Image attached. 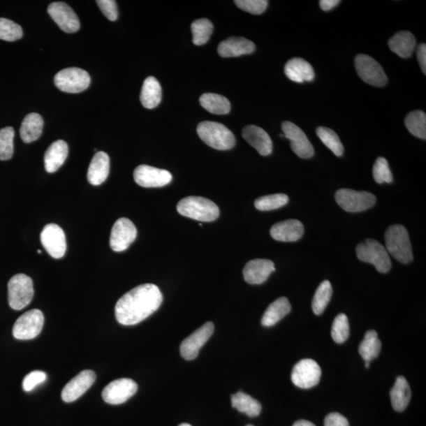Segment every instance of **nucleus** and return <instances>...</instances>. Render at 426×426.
I'll use <instances>...</instances> for the list:
<instances>
[{
  "mask_svg": "<svg viewBox=\"0 0 426 426\" xmlns=\"http://www.w3.org/2000/svg\"><path fill=\"white\" fill-rule=\"evenodd\" d=\"M163 295L155 284H145L128 291L115 305V318L123 325H135L160 308Z\"/></svg>",
  "mask_w": 426,
  "mask_h": 426,
  "instance_id": "obj_1",
  "label": "nucleus"
},
{
  "mask_svg": "<svg viewBox=\"0 0 426 426\" xmlns=\"http://www.w3.org/2000/svg\"><path fill=\"white\" fill-rule=\"evenodd\" d=\"M386 251L402 264L413 260V252L409 231L403 225L395 224L389 227L385 235Z\"/></svg>",
  "mask_w": 426,
  "mask_h": 426,
  "instance_id": "obj_2",
  "label": "nucleus"
},
{
  "mask_svg": "<svg viewBox=\"0 0 426 426\" xmlns=\"http://www.w3.org/2000/svg\"><path fill=\"white\" fill-rule=\"evenodd\" d=\"M179 214L198 221L212 222L220 216V210L212 200L203 197H187L177 205Z\"/></svg>",
  "mask_w": 426,
  "mask_h": 426,
  "instance_id": "obj_3",
  "label": "nucleus"
},
{
  "mask_svg": "<svg viewBox=\"0 0 426 426\" xmlns=\"http://www.w3.org/2000/svg\"><path fill=\"white\" fill-rule=\"evenodd\" d=\"M197 132L207 145L217 150L233 149L236 142L233 133L228 127L216 122H203L198 124Z\"/></svg>",
  "mask_w": 426,
  "mask_h": 426,
  "instance_id": "obj_4",
  "label": "nucleus"
},
{
  "mask_svg": "<svg viewBox=\"0 0 426 426\" xmlns=\"http://www.w3.org/2000/svg\"><path fill=\"white\" fill-rule=\"evenodd\" d=\"M359 260L372 264L381 273H387L392 267L391 259L385 247L375 240L368 239L356 247Z\"/></svg>",
  "mask_w": 426,
  "mask_h": 426,
  "instance_id": "obj_5",
  "label": "nucleus"
},
{
  "mask_svg": "<svg viewBox=\"0 0 426 426\" xmlns=\"http://www.w3.org/2000/svg\"><path fill=\"white\" fill-rule=\"evenodd\" d=\"M34 295L32 279L25 274H17L8 282L9 306L15 310L26 308Z\"/></svg>",
  "mask_w": 426,
  "mask_h": 426,
  "instance_id": "obj_6",
  "label": "nucleus"
},
{
  "mask_svg": "<svg viewBox=\"0 0 426 426\" xmlns=\"http://www.w3.org/2000/svg\"><path fill=\"white\" fill-rule=\"evenodd\" d=\"M91 82L88 73L78 68H66L57 73L54 82L57 87L68 94L82 93L88 89Z\"/></svg>",
  "mask_w": 426,
  "mask_h": 426,
  "instance_id": "obj_7",
  "label": "nucleus"
},
{
  "mask_svg": "<svg viewBox=\"0 0 426 426\" xmlns=\"http://www.w3.org/2000/svg\"><path fill=\"white\" fill-rule=\"evenodd\" d=\"M337 204L348 212L366 211L376 204V198L373 193L366 191H355L350 189H340L335 196Z\"/></svg>",
  "mask_w": 426,
  "mask_h": 426,
  "instance_id": "obj_8",
  "label": "nucleus"
},
{
  "mask_svg": "<svg viewBox=\"0 0 426 426\" xmlns=\"http://www.w3.org/2000/svg\"><path fill=\"white\" fill-rule=\"evenodd\" d=\"M358 75L373 87H383L388 83V77L382 66L367 54H359L355 60Z\"/></svg>",
  "mask_w": 426,
  "mask_h": 426,
  "instance_id": "obj_9",
  "label": "nucleus"
},
{
  "mask_svg": "<svg viewBox=\"0 0 426 426\" xmlns=\"http://www.w3.org/2000/svg\"><path fill=\"white\" fill-rule=\"evenodd\" d=\"M44 322L45 316L40 309L29 310L16 321L13 327V336L20 340L34 339L41 333Z\"/></svg>",
  "mask_w": 426,
  "mask_h": 426,
  "instance_id": "obj_10",
  "label": "nucleus"
},
{
  "mask_svg": "<svg viewBox=\"0 0 426 426\" xmlns=\"http://www.w3.org/2000/svg\"><path fill=\"white\" fill-rule=\"evenodd\" d=\"M321 377V367L313 359H302L292 369L291 381L298 388H311L318 385Z\"/></svg>",
  "mask_w": 426,
  "mask_h": 426,
  "instance_id": "obj_11",
  "label": "nucleus"
},
{
  "mask_svg": "<svg viewBox=\"0 0 426 426\" xmlns=\"http://www.w3.org/2000/svg\"><path fill=\"white\" fill-rule=\"evenodd\" d=\"M135 225L127 218H120L115 223L110 237V247L115 252H123L137 238Z\"/></svg>",
  "mask_w": 426,
  "mask_h": 426,
  "instance_id": "obj_12",
  "label": "nucleus"
},
{
  "mask_svg": "<svg viewBox=\"0 0 426 426\" xmlns=\"http://www.w3.org/2000/svg\"><path fill=\"white\" fill-rule=\"evenodd\" d=\"M41 244L56 259L62 258L66 251L64 231L56 223L47 224L41 234Z\"/></svg>",
  "mask_w": 426,
  "mask_h": 426,
  "instance_id": "obj_13",
  "label": "nucleus"
},
{
  "mask_svg": "<svg viewBox=\"0 0 426 426\" xmlns=\"http://www.w3.org/2000/svg\"><path fill=\"white\" fill-rule=\"evenodd\" d=\"M138 391L135 381L129 379L113 381L103 388V399L108 404L119 405L125 403Z\"/></svg>",
  "mask_w": 426,
  "mask_h": 426,
  "instance_id": "obj_14",
  "label": "nucleus"
},
{
  "mask_svg": "<svg viewBox=\"0 0 426 426\" xmlns=\"http://www.w3.org/2000/svg\"><path fill=\"white\" fill-rule=\"evenodd\" d=\"M282 130L284 138L289 140L291 149L298 156L309 159L314 155V146L300 127L287 121L283 123Z\"/></svg>",
  "mask_w": 426,
  "mask_h": 426,
  "instance_id": "obj_15",
  "label": "nucleus"
},
{
  "mask_svg": "<svg viewBox=\"0 0 426 426\" xmlns=\"http://www.w3.org/2000/svg\"><path fill=\"white\" fill-rule=\"evenodd\" d=\"M214 332V325L209 321L200 327L198 330L193 332L190 337L186 338L180 346V353L182 358L186 360L196 359L199 351L210 339Z\"/></svg>",
  "mask_w": 426,
  "mask_h": 426,
  "instance_id": "obj_16",
  "label": "nucleus"
},
{
  "mask_svg": "<svg viewBox=\"0 0 426 426\" xmlns=\"http://www.w3.org/2000/svg\"><path fill=\"white\" fill-rule=\"evenodd\" d=\"M137 184L145 188H156L167 186L172 180L168 170L149 166H140L133 172Z\"/></svg>",
  "mask_w": 426,
  "mask_h": 426,
  "instance_id": "obj_17",
  "label": "nucleus"
},
{
  "mask_svg": "<svg viewBox=\"0 0 426 426\" xmlns=\"http://www.w3.org/2000/svg\"><path fill=\"white\" fill-rule=\"evenodd\" d=\"M47 13L65 33L74 34L80 29V22L75 12L65 3H51L48 6Z\"/></svg>",
  "mask_w": 426,
  "mask_h": 426,
  "instance_id": "obj_18",
  "label": "nucleus"
},
{
  "mask_svg": "<svg viewBox=\"0 0 426 426\" xmlns=\"http://www.w3.org/2000/svg\"><path fill=\"white\" fill-rule=\"evenodd\" d=\"M96 379V374L92 370H83L70 382L66 383L63 389L61 397L66 403H72L87 392L94 385Z\"/></svg>",
  "mask_w": 426,
  "mask_h": 426,
  "instance_id": "obj_19",
  "label": "nucleus"
},
{
  "mask_svg": "<svg viewBox=\"0 0 426 426\" xmlns=\"http://www.w3.org/2000/svg\"><path fill=\"white\" fill-rule=\"evenodd\" d=\"M275 265L270 260L254 259L249 260L243 270V277L249 284H261L275 272Z\"/></svg>",
  "mask_w": 426,
  "mask_h": 426,
  "instance_id": "obj_20",
  "label": "nucleus"
},
{
  "mask_svg": "<svg viewBox=\"0 0 426 426\" xmlns=\"http://www.w3.org/2000/svg\"><path fill=\"white\" fill-rule=\"evenodd\" d=\"M242 137L261 156L272 153V142L269 133L258 126L249 125L242 130Z\"/></svg>",
  "mask_w": 426,
  "mask_h": 426,
  "instance_id": "obj_21",
  "label": "nucleus"
},
{
  "mask_svg": "<svg viewBox=\"0 0 426 426\" xmlns=\"http://www.w3.org/2000/svg\"><path fill=\"white\" fill-rule=\"evenodd\" d=\"M273 240L279 242H296L304 235V226L297 220H288L274 224L270 230Z\"/></svg>",
  "mask_w": 426,
  "mask_h": 426,
  "instance_id": "obj_22",
  "label": "nucleus"
},
{
  "mask_svg": "<svg viewBox=\"0 0 426 426\" xmlns=\"http://www.w3.org/2000/svg\"><path fill=\"white\" fill-rule=\"evenodd\" d=\"M110 172V159L105 152H97L89 164L87 179L90 184L99 186L105 182Z\"/></svg>",
  "mask_w": 426,
  "mask_h": 426,
  "instance_id": "obj_23",
  "label": "nucleus"
},
{
  "mask_svg": "<svg viewBox=\"0 0 426 426\" xmlns=\"http://www.w3.org/2000/svg\"><path fill=\"white\" fill-rule=\"evenodd\" d=\"M256 46L251 41L244 38H230L218 46V53L223 58L238 57L251 54Z\"/></svg>",
  "mask_w": 426,
  "mask_h": 426,
  "instance_id": "obj_24",
  "label": "nucleus"
},
{
  "mask_svg": "<svg viewBox=\"0 0 426 426\" xmlns=\"http://www.w3.org/2000/svg\"><path fill=\"white\" fill-rule=\"evenodd\" d=\"M284 73L290 80L298 83L312 82L315 77L313 66L301 58L290 59L285 65Z\"/></svg>",
  "mask_w": 426,
  "mask_h": 426,
  "instance_id": "obj_25",
  "label": "nucleus"
},
{
  "mask_svg": "<svg viewBox=\"0 0 426 426\" xmlns=\"http://www.w3.org/2000/svg\"><path fill=\"white\" fill-rule=\"evenodd\" d=\"M68 156V145L63 140L53 142L46 151L45 167L48 173H54L63 166Z\"/></svg>",
  "mask_w": 426,
  "mask_h": 426,
  "instance_id": "obj_26",
  "label": "nucleus"
},
{
  "mask_svg": "<svg viewBox=\"0 0 426 426\" xmlns=\"http://www.w3.org/2000/svg\"><path fill=\"white\" fill-rule=\"evenodd\" d=\"M388 46L390 50L399 57L407 59L411 57L416 50V40L411 33L400 31L389 40Z\"/></svg>",
  "mask_w": 426,
  "mask_h": 426,
  "instance_id": "obj_27",
  "label": "nucleus"
},
{
  "mask_svg": "<svg viewBox=\"0 0 426 426\" xmlns=\"http://www.w3.org/2000/svg\"><path fill=\"white\" fill-rule=\"evenodd\" d=\"M291 310V306L288 298L285 297L279 298L267 308L263 319H261V325L265 327L275 325L286 315H288Z\"/></svg>",
  "mask_w": 426,
  "mask_h": 426,
  "instance_id": "obj_28",
  "label": "nucleus"
},
{
  "mask_svg": "<svg viewBox=\"0 0 426 426\" xmlns=\"http://www.w3.org/2000/svg\"><path fill=\"white\" fill-rule=\"evenodd\" d=\"M391 401L395 411H404L411 399V390L409 382L404 376H398L392 388Z\"/></svg>",
  "mask_w": 426,
  "mask_h": 426,
  "instance_id": "obj_29",
  "label": "nucleus"
},
{
  "mask_svg": "<svg viewBox=\"0 0 426 426\" xmlns=\"http://www.w3.org/2000/svg\"><path fill=\"white\" fill-rule=\"evenodd\" d=\"M44 120L38 113H30L22 121L20 136L25 143H31L38 140L42 133Z\"/></svg>",
  "mask_w": 426,
  "mask_h": 426,
  "instance_id": "obj_30",
  "label": "nucleus"
},
{
  "mask_svg": "<svg viewBox=\"0 0 426 426\" xmlns=\"http://www.w3.org/2000/svg\"><path fill=\"white\" fill-rule=\"evenodd\" d=\"M140 99L142 105L147 109H154L160 105L162 100L161 84L154 77L145 79Z\"/></svg>",
  "mask_w": 426,
  "mask_h": 426,
  "instance_id": "obj_31",
  "label": "nucleus"
},
{
  "mask_svg": "<svg viewBox=\"0 0 426 426\" xmlns=\"http://www.w3.org/2000/svg\"><path fill=\"white\" fill-rule=\"evenodd\" d=\"M231 404H233L234 409L241 413H246L249 417L258 416L261 409H263L258 400L242 392L231 395Z\"/></svg>",
  "mask_w": 426,
  "mask_h": 426,
  "instance_id": "obj_32",
  "label": "nucleus"
},
{
  "mask_svg": "<svg viewBox=\"0 0 426 426\" xmlns=\"http://www.w3.org/2000/svg\"><path fill=\"white\" fill-rule=\"evenodd\" d=\"M200 103L206 111L215 115H226L230 111V103L226 97L216 94H204Z\"/></svg>",
  "mask_w": 426,
  "mask_h": 426,
  "instance_id": "obj_33",
  "label": "nucleus"
},
{
  "mask_svg": "<svg viewBox=\"0 0 426 426\" xmlns=\"http://www.w3.org/2000/svg\"><path fill=\"white\" fill-rule=\"evenodd\" d=\"M381 349V343L379 335L374 330L368 331L359 346V354L365 362H370L379 355Z\"/></svg>",
  "mask_w": 426,
  "mask_h": 426,
  "instance_id": "obj_34",
  "label": "nucleus"
},
{
  "mask_svg": "<svg viewBox=\"0 0 426 426\" xmlns=\"http://www.w3.org/2000/svg\"><path fill=\"white\" fill-rule=\"evenodd\" d=\"M405 125L413 136L426 139V115L424 112L416 110L406 115Z\"/></svg>",
  "mask_w": 426,
  "mask_h": 426,
  "instance_id": "obj_35",
  "label": "nucleus"
},
{
  "mask_svg": "<svg viewBox=\"0 0 426 426\" xmlns=\"http://www.w3.org/2000/svg\"><path fill=\"white\" fill-rule=\"evenodd\" d=\"M332 287L328 281L322 282L315 292L312 302L313 311L316 315H321L331 300Z\"/></svg>",
  "mask_w": 426,
  "mask_h": 426,
  "instance_id": "obj_36",
  "label": "nucleus"
},
{
  "mask_svg": "<svg viewBox=\"0 0 426 426\" xmlns=\"http://www.w3.org/2000/svg\"><path fill=\"white\" fill-rule=\"evenodd\" d=\"M316 135L321 139L328 149L337 156H343L344 148L342 142H341L337 133L330 128L320 126L316 131Z\"/></svg>",
  "mask_w": 426,
  "mask_h": 426,
  "instance_id": "obj_37",
  "label": "nucleus"
},
{
  "mask_svg": "<svg viewBox=\"0 0 426 426\" xmlns=\"http://www.w3.org/2000/svg\"><path fill=\"white\" fill-rule=\"evenodd\" d=\"M191 30L193 44L200 46L209 41L213 32V25L207 18H200L192 23Z\"/></svg>",
  "mask_w": 426,
  "mask_h": 426,
  "instance_id": "obj_38",
  "label": "nucleus"
},
{
  "mask_svg": "<svg viewBox=\"0 0 426 426\" xmlns=\"http://www.w3.org/2000/svg\"><path fill=\"white\" fill-rule=\"evenodd\" d=\"M289 202V198L284 193H275L261 197L255 200V208L260 211H271L281 208Z\"/></svg>",
  "mask_w": 426,
  "mask_h": 426,
  "instance_id": "obj_39",
  "label": "nucleus"
},
{
  "mask_svg": "<svg viewBox=\"0 0 426 426\" xmlns=\"http://www.w3.org/2000/svg\"><path fill=\"white\" fill-rule=\"evenodd\" d=\"M15 130L10 126L0 130V161H8L14 154Z\"/></svg>",
  "mask_w": 426,
  "mask_h": 426,
  "instance_id": "obj_40",
  "label": "nucleus"
},
{
  "mask_svg": "<svg viewBox=\"0 0 426 426\" xmlns=\"http://www.w3.org/2000/svg\"><path fill=\"white\" fill-rule=\"evenodd\" d=\"M350 334V325L348 316L339 314L335 318L332 327V337L335 342L343 344L348 340Z\"/></svg>",
  "mask_w": 426,
  "mask_h": 426,
  "instance_id": "obj_41",
  "label": "nucleus"
},
{
  "mask_svg": "<svg viewBox=\"0 0 426 426\" xmlns=\"http://www.w3.org/2000/svg\"><path fill=\"white\" fill-rule=\"evenodd\" d=\"M22 29L7 18L0 17V40L13 42L22 38Z\"/></svg>",
  "mask_w": 426,
  "mask_h": 426,
  "instance_id": "obj_42",
  "label": "nucleus"
},
{
  "mask_svg": "<svg viewBox=\"0 0 426 426\" xmlns=\"http://www.w3.org/2000/svg\"><path fill=\"white\" fill-rule=\"evenodd\" d=\"M373 175L377 184H392V174L385 158H377L373 168Z\"/></svg>",
  "mask_w": 426,
  "mask_h": 426,
  "instance_id": "obj_43",
  "label": "nucleus"
},
{
  "mask_svg": "<svg viewBox=\"0 0 426 426\" xmlns=\"http://www.w3.org/2000/svg\"><path fill=\"white\" fill-rule=\"evenodd\" d=\"M237 7L255 15L263 14L269 1L267 0H235Z\"/></svg>",
  "mask_w": 426,
  "mask_h": 426,
  "instance_id": "obj_44",
  "label": "nucleus"
},
{
  "mask_svg": "<svg viewBox=\"0 0 426 426\" xmlns=\"http://www.w3.org/2000/svg\"><path fill=\"white\" fill-rule=\"evenodd\" d=\"M47 379V374L43 371H32L25 376L22 382V388L25 392H31L36 386L44 383Z\"/></svg>",
  "mask_w": 426,
  "mask_h": 426,
  "instance_id": "obj_45",
  "label": "nucleus"
},
{
  "mask_svg": "<svg viewBox=\"0 0 426 426\" xmlns=\"http://www.w3.org/2000/svg\"><path fill=\"white\" fill-rule=\"evenodd\" d=\"M96 3L108 20L112 22L117 20L118 8L117 2L114 0H99V1H96Z\"/></svg>",
  "mask_w": 426,
  "mask_h": 426,
  "instance_id": "obj_46",
  "label": "nucleus"
},
{
  "mask_svg": "<svg viewBox=\"0 0 426 426\" xmlns=\"http://www.w3.org/2000/svg\"><path fill=\"white\" fill-rule=\"evenodd\" d=\"M325 426H349L348 420L339 413H331L325 419Z\"/></svg>",
  "mask_w": 426,
  "mask_h": 426,
  "instance_id": "obj_47",
  "label": "nucleus"
},
{
  "mask_svg": "<svg viewBox=\"0 0 426 426\" xmlns=\"http://www.w3.org/2000/svg\"><path fill=\"white\" fill-rule=\"evenodd\" d=\"M417 57L418 63L423 74L426 75V45L425 44L419 45L417 48Z\"/></svg>",
  "mask_w": 426,
  "mask_h": 426,
  "instance_id": "obj_48",
  "label": "nucleus"
},
{
  "mask_svg": "<svg viewBox=\"0 0 426 426\" xmlns=\"http://www.w3.org/2000/svg\"><path fill=\"white\" fill-rule=\"evenodd\" d=\"M340 3L339 0H321L320 7L325 11L331 10Z\"/></svg>",
  "mask_w": 426,
  "mask_h": 426,
  "instance_id": "obj_49",
  "label": "nucleus"
},
{
  "mask_svg": "<svg viewBox=\"0 0 426 426\" xmlns=\"http://www.w3.org/2000/svg\"><path fill=\"white\" fill-rule=\"evenodd\" d=\"M293 426H316L311 422L307 421V420H300L294 423Z\"/></svg>",
  "mask_w": 426,
  "mask_h": 426,
  "instance_id": "obj_50",
  "label": "nucleus"
},
{
  "mask_svg": "<svg viewBox=\"0 0 426 426\" xmlns=\"http://www.w3.org/2000/svg\"><path fill=\"white\" fill-rule=\"evenodd\" d=\"M179 426H191V425L186 424V423H182V424L179 425Z\"/></svg>",
  "mask_w": 426,
  "mask_h": 426,
  "instance_id": "obj_51",
  "label": "nucleus"
},
{
  "mask_svg": "<svg viewBox=\"0 0 426 426\" xmlns=\"http://www.w3.org/2000/svg\"><path fill=\"white\" fill-rule=\"evenodd\" d=\"M369 363H370V362H366V367H367V369H368V368H369Z\"/></svg>",
  "mask_w": 426,
  "mask_h": 426,
  "instance_id": "obj_52",
  "label": "nucleus"
},
{
  "mask_svg": "<svg viewBox=\"0 0 426 426\" xmlns=\"http://www.w3.org/2000/svg\"><path fill=\"white\" fill-rule=\"evenodd\" d=\"M38 254H41V253H42V251H41V249H38Z\"/></svg>",
  "mask_w": 426,
  "mask_h": 426,
  "instance_id": "obj_53",
  "label": "nucleus"
},
{
  "mask_svg": "<svg viewBox=\"0 0 426 426\" xmlns=\"http://www.w3.org/2000/svg\"><path fill=\"white\" fill-rule=\"evenodd\" d=\"M247 426H254V425H247Z\"/></svg>",
  "mask_w": 426,
  "mask_h": 426,
  "instance_id": "obj_54",
  "label": "nucleus"
}]
</instances>
